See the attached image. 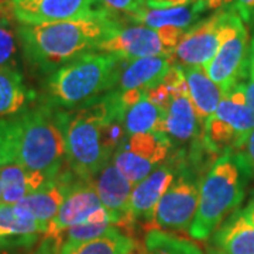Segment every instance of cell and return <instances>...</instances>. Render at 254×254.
Here are the masks:
<instances>
[{
	"label": "cell",
	"instance_id": "17",
	"mask_svg": "<svg viewBox=\"0 0 254 254\" xmlns=\"http://www.w3.org/2000/svg\"><path fill=\"white\" fill-rule=\"evenodd\" d=\"M175 64L174 55L145 57L123 61L119 78V91H145L161 83L165 73Z\"/></svg>",
	"mask_w": 254,
	"mask_h": 254
},
{
	"label": "cell",
	"instance_id": "22",
	"mask_svg": "<svg viewBox=\"0 0 254 254\" xmlns=\"http://www.w3.org/2000/svg\"><path fill=\"white\" fill-rule=\"evenodd\" d=\"M206 10L200 6L199 3L192 1L185 6L178 7H167V9H144L138 10L136 13L127 14V18L134 21L137 24L147 26L150 28H160L164 26H174V27L188 30L192 27L202 13Z\"/></svg>",
	"mask_w": 254,
	"mask_h": 254
},
{
	"label": "cell",
	"instance_id": "41",
	"mask_svg": "<svg viewBox=\"0 0 254 254\" xmlns=\"http://www.w3.org/2000/svg\"><path fill=\"white\" fill-rule=\"evenodd\" d=\"M126 254H144V246H141L140 243H137L136 247H134L133 250H130V252Z\"/></svg>",
	"mask_w": 254,
	"mask_h": 254
},
{
	"label": "cell",
	"instance_id": "13",
	"mask_svg": "<svg viewBox=\"0 0 254 254\" xmlns=\"http://www.w3.org/2000/svg\"><path fill=\"white\" fill-rule=\"evenodd\" d=\"M103 208L93 180L76 178L68 190L58 213L50 223L46 237L58 239L69 227L85 223L91 215Z\"/></svg>",
	"mask_w": 254,
	"mask_h": 254
},
{
	"label": "cell",
	"instance_id": "18",
	"mask_svg": "<svg viewBox=\"0 0 254 254\" xmlns=\"http://www.w3.org/2000/svg\"><path fill=\"white\" fill-rule=\"evenodd\" d=\"M43 230L21 203H0V243L7 247H28Z\"/></svg>",
	"mask_w": 254,
	"mask_h": 254
},
{
	"label": "cell",
	"instance_id": "29",
	"mask_svg": "<svg viewBox=\"0 0 254 254\" xmlns=\"http://www.w3.org/2000/svg\"><path fill=\"white\" fill-rule=\"evenodd\" d=\"M116 225L113 223H81L76 226L69 227L64 232L61 236L57 239V242L60 243V246L63 245L64 242L68 243H83V242H89L93 239L102 237L103 235L112 232L113 229H116Z\"/></svg>",
	"mask_w": 254,
	"mask_h": 254
},
{
	"label": "cell",
	"instance_id": "24",
	"mask_svg": "<svg viewBox=\"0 0 254 254\" xmlns=\"http://www.w3.org/2000/svg\"><path fill=\"white\" fill-rule=\"evenodd\" d=\"M34 92L26 86L18 69L0 68V118H13L27 109Z\"/></svg>",
	"mask_w": 254,
	"mask_h": 254
},
{
	"label": "cell",
	"instance_id": "23",
	"mask_svg": "<svg viewBox=\"0 0 254 254\" xmlns=\"http://www.w3.org/2000/svg\"><path fill=\"white\" fill-rule=\"evenodd\" d=\"M50 178L44 174L30 171L18 164H7L0 168L1 199L0 203L14 205L24 199L28 193L41 188Z\"/></svg>",
	"mask_w": 254,
	"mask_h": 254
},
{
	"label": "cell",
	"instance_id": "8",
	"mask_svg": "<svg viewBox=\"0 0 254 254\" xmlns=\"http://www.w3.org/2000/svg\"><path fill=\"white\" fill-rule=\"evenodd\" d=\"M199 190L193 171L185 161H180L173 184L155 208L153 222L167 230H190L198 210Z\"/></svg>",
	"mask_w": 254,
	"mask_h": 254
},
{
	"label": "cell",
	"instance_id": "19",
	"mask_svg": "<svg viewBox=\"0 0 254 254\" xmlns=\"http://www.w3.org/2000/svg\"><path fill=\"white\" fill-rule=\"evenodd\" d=\"M203 126L198 120L195 113V108L188 93H182L174 96L168 108L165 109L164 120L161 123L160 131L165 133L171 138V141L187 143L190 140L196 138Z\"/></svg>",
	"mask_w": 254,
	"mask_h": 254
},
{
	"label": "cell",
	"instance_id": "34",
	"mask_svg": "<svg viewBox=\"0 0 254 254\" xmlns=\"http://www.w3.org/2000/svg\"><path fill=\"white\" fill-rule=\"evenodd\" d=\"M192 0H145V6L150 9H167L190 4Z\"/></svg>",
	"mask_w": 254,
	"mask_h": 254
},
{
	"label": "cell",
	"instance_id": "5",
	"mask_svg": "<svg viewBox=\"0 0 254 254\" xmlns=\"http://www.w3.org/2000/svg\"><path fill=\"white\" fill-rule=\"evenodd\" d=\"M247 175L233 153L219 157L200 182L199 203L190 235L196 240L212 236L245 198Z\"/></svg>",
	"mask_w": 254,
	"mask_h": 254
},
{
	"label": "cell",
	"instance_id": "43",
	"mask_svg": "<svg viewBox=\"0 0 254 254\" xmlns=\"http://www.w3.org/2000/svg\"><path fill=\"white\" fill-rule=\"evenodd\" d=\"M206 254H225V253H222L220 250H218L216 247H213V246H212V247H209V249H208Z\"/></svg>",
	"mask_w": 254,
	"mask_h": 254
},
{
	"label": "cell",
	"instance_id": "33",
	"mask_svg": "<svg viewBox=\"0 0 254 254\" xmlns=\"http://www.w3.org/2000/svg\"><path fill=\"white\" fill-rule=\"evenodd\" d=\"M233 9L247 26H254V0H235Z\"/></svg>",
	"mask_w": 254,
	"mask_h": 254
},
{
	"label": "cell",
	"instance_id": "21",
	"mask_svg": "<svg viewBox=\"0 0 254 254\" xmlns=\"http://www.w3.org/2000/svg\"><path fill=\"white\" fill-rule=\"evenodd\" d=\"M188 83L190 98L198 120L203 126L205 120L215 113L223 98V92L209 78L202 66H182Z\"/></svg>",
	"mask_w": 254,
	"mask_h": 254
},
{
	"label": "cell",
	"instance_id": "35",
	"mask_svg": "<svg viewBox=\"0 0 254 254\" xmlns=\"http://www.w3.org/2000/svg\"><path fill=\"white\" fill-rule=\"evenodd\" d=\"M195 3H199L205 10H220L232 7L235 0H192Z\"/></svg>",
	"mask_w": 254,
	"mask_h": 254
},
{
	"label": "cell",
	"instance_id": "9",
	"mask_svg": "<svg viewBox=\"0 0 254 254\" xmlns=\"http://www.w3.org/2000/svg\"><path fill=\"white\" fill-rule=\"evenodd\" d=\"M171 145V138L161 131L131 134L119 145L113 164L131 184H138L167 160Z\"/></svg>",
	"mask_w": 254,
	"mask_h": 254
},
{
	"label": "cell",
	"instance_id": "31",
	"mask_svg": "<svg viewBox=\"0 0 254 254\" xmlns=\"http://www.w3.org/2000/svg\"><path fill=\"white\" fill-rule=\"evenodd\" d=\"M233 154L237 158V161L246 175L247 177L254 175V130L246 138L243 145Z\"/></svg>",
	"mask_w": 254,
	"mask_h": 254
},
{
	"label": "cell",
	"instance_id": "38",
	"mask_svg": "<svg viewBox=\"0 0 254 254\" xmlns=\"http://www.w3.org/2000/svg\"><path fill=\"white\" fill-rule=\"evenodd\" d=\"M249 75L250 79H254V31L249 46Z\"/></svg>",
	"mask_w": 254,
	"mask_h": 254
},
{
	"label": "cell",
	"instance_id": "3",
	"mask_svg": "<svg viewBox=\"0 0 254 254\" xmlns=\"http://www.w3.org/2000/svg\"><path fill=\"white\" fill-rule=\"evenodd\" d=\"M9 122L14 164L44 174L50 180L64 173L66 151L60 109L44 100L10 118Z\"/></svg>",
	"mask_w": 254,
	"mask_h": 254
},
{
	"label": "cell",
	"instance_id": "30",
	"mask_svg": "<svg viewBox=\"0 0 254 254\" xmlns=\"http://www.w3.org/2000/svg\"><path fill=\"white\" fill-rule=\"evenodd\" d=\"M14 163L13 141H11V128L9 119L0 118V168Z\"/></svg>",
	"mask_w": 254,
	"mask_h": 254
},
{
	"label": "cell",
	"instance_id": "40",
	"mask_svg": "<svg viewBox=\"0 0 254 254\" xmlns=\"http://www.w3.org/2000/svg\"><path fill=\"white\" fill-rule=\"evenodd\" d=\"M11 13V6H10V0H0V18Z\"/></svg>",
	"mask_w": 254,
	"mask_h": 254
},
{
	"label": "cell",
	"instance_id": "25",
	"mask_svg": "<svg viewBox=\"0 0 254 254\" xmlns=\"http://www.w3.org/2000/svg\"><path fill=\"white\" fill-rule=\"evenodd\" d=\"M137 242L116 227L102 237L83 243L64 242L60 254H126L136 247Z\"/></svg>",
	"mask_w": 254,
	"mask_h": 254
},
{
	"label": "cell",
	"instance_id": "37",
	"mask_svg": "<svg viewBox=\"0 0 254 254\" xmlns=\"http://www.w3.org/2000/svg\"><path fill=\"white\" fill-rule=\"evenodd\" d=\"M243 91H245L246 103H247L249 108L254 112V79H250L249 82H245Z\"/></svg>",
	"mask_w": 254,
	"mask_h": 254
},
{
	"label": "cell",
	"instance_id": "2",
	"mask_svg": "<svg viewBox=\"0 0 254 254\" xmlns=\"http://www.w3.org/2000/svg\"><path fill=\"white\" fill-rule=\"evenodd\" d=\"M127 105L122 91L113 89L72 110H60L66 164L79 180H92L109 164L112 155L103 144L110 122L125 119Z\"/></svg>",
	"mask_w": 254,
	"mask_h": 254
},
{
	"label": "cell",
	"instance_id": "10",
	"mask_svg": "<svg viewBox=\"0 0 254 254\" xmlns=\"http://www.w3.org/2000/svg\"><path fill=\"white\" fill-rule=\"evenodd\" d=\"M249 34L245 23L220 46L216 55L203 69L223 92V96L245 83L249 75Z\"/></svg>",
	"mask_w": 254,
	"mask_h": 254
},
{
	"label": "cell",
	"instance_id": "32",
	"mask_svg": "<svg viewBox=\"0 0 254 254\" xmlns=\"http://www.w3.org/2000/svg\"><path fill=\"white\" fill-rule=\"evenodd\" d=\"M99 1L106 9L115 13L116 11L126 13V16L145 7V0H99Z\"/></svg>",
	"mask_w": 254,
	"mask_h": 254
},
{
	"label": "cell",
	"instance_id": "4",
	"mask_svg": "<svg viewBox=\"0 0 254 254\" xmlns=\"http://www.w3.org/2000/svg\"><path fill=\"white\" fill-rule=\"evenodd\" d=\"M123 61L99 51L79 55L50 75L47 99L60 110H72L113 91L119 83Z\"/></svg>",
	"mask_w": 254,
	"mask_h": 254
},
{
	"label": "cell",
	"instance_id": "20",
	"mask_svg": "<svg viewBox=\"0 0 254 254\" xmlns=\"http://www.w3.org/2000/svg\"><path fill=\"white\" fill-rule=\"evenodd\" d=\"M212 242L225 254H254V226L243 210H235L212 235Z\"/></svg>",
	"mask_w": 254,
	"mask_h": 254
},
{
	"label": "cell",
	"instance_id": "1",
	"mask_svg": "<svg viewBox=\"0 0 254 254\" xmlns=\"http://www.w3.org/2000/svg\"><path fill=\"white\" fill-rule=\"evenodd\" d=\"M122 27L115 11L102 6L82 18L17 26L24 57L43 72L53 73L79 55L96 51L102 41Z\"/></svg>",
	"mask_w": 254,
	"mask_h": 254
},
{
	"label": "cell",
	"instance_id": "27",
	"mask_svg": "<svg viewBox=\"0 0 254 254\" xmlns=\"http://www.w3.org/2000/svg\"><path fill=\"white\" fill-rule=\"evenodd\" d=\"M144 254H203L192 242L153 229L147 233Z\"/></svg>",
	"mask_w": 254,
	"mask_h": 254
},
{
	"label": "cell",
	"instance_id": "11",
	"mask_svg": "<svg viewBox=\"0 0 254 254\" xmlns=\"http://www.w3.org/2000/svg\"><path fill=\"white\" fill-rule=\"evenodd\" d=\"M20 24H44L86 17L102 7L99 0H10Z\"/></svg>",
	"mask_w": 254,
	"mask_h": 254
},
{
	"label": "cell",
	"instance_id": "12",
	"mask_svg": "<svg viewBox=\"0 0 254 254\" xmlns=\"http://www.w3.org/2000/svg\"><path fill=\"white\" fill-rule=\"evenodd\" d=\"M96 51L118 57L122 61H133L145 57L174 55L164 46L157 28L147 26L120 27L108 40L102 41Z\"/></svg>",
	"mask_w": 254,
	"mask_h": 254
},
{
	"label": "cell",
	"instance_id": "7",
	"mask_svg": "<svg viewBox=\"0 0 254 254\" xmlns=\"http://www.w3.org/2000/svg\"><path fill=\"white\" fill-rule=\"evenodd\" d=\"M243 24L232 7L216 10L208 18L190 27L175 48L174 60L181 66H205L216 55L220 46Z\"/></svg>",
	"mask_w": 254,
	"mask_h": 254
},
{
	"label": "cell",
	"instance_id": "16",
	"mask_svg": "<svg viewBox=\"0 0 254 254\" xmlns=\"http://www.w3.org/2000/svg\"><path fill=\"white\" fill-rule=\"evenodd\" d=\"M75 180H76V177L73 175L72 171L66 170L60 174L58 177L47 181L41 188L28 193L24 199L17 202L30 210V213L37 220L38 226L41 227L43 235L47 233L50 223L53 222L55 215L58 213V210L61 208L64 199Z\"/></svg>",
	"mask_w": 254,
	"mask_h": 254
},
{
	"label": "cell",
	"instance_id": "44",
	"mask_svg": "<svg viewBox=\"0 0 254 254\" xmlns=\"http://www.w3.org/2000/svg\"><path fill=\"white\" fill-rule=\"evenodd\" d=\"M0 199H1V182H0Z\"/></svg>",
	"mask_w": 254,
	"mask_h": 254
},
{
	"label": "cell",
	"instance_id": "39",
	"mask_svg": "<svg viewBox=\"0 0 254 254\" xmlns=\"http://www.w3.org/2000/svg\"><path fill=\"white\" fill-rule=\"evenodd\" d=\"M243 213L246 215V218L249 219V222L254 226V196L250 199L249 205L243 209Z\"/></svg>",
	"mask_w": 254,
	"mask_h": 254
},
{
	"label": "cell",
	"instance_id": "15",
	"mask_svg": "<svg viewBox=\"0 0 254 254\" xmlns=\"http://www.w3.org/2000/svg\"><path fill=\"white\" fill-rule=\"evenodd\" d=\"M178 164L167 163L157 167L134 187L130 196V216L136 220H154V212L160 199L173 184Z\"/></svg>",
	"mask_w": 254,
	"mask_h": 254
},
{
	"label": "cell",
	"instance_id": "6",
	"mask_svg": "<svg viewBox=\"0 0 254 254\" xmlns=\"http://www.w3.org/2000/svg\"><path fill=\"white\" fill-rule=\"evenodd\" d=\"M243 85L226 93L202 128V143L209 154L236 153L254 130V112L246 103Z\"/></svg>",
	"mask_w": 254,
	"mask_h": 254
},
{
	"label": "cell",
	"instance_id": "42",
	"mask_svg": "<svg viewBox=\"0 0 254 254\" xmlns=\"http://www.w3.org/2000/svg\"><path fill=\"white\" fill-rule=\"evenodd\" d=\"M10 249H14V247H7V246L0 243V254H10Z\"/></svg>",
	"mask_w": 254,
	"mask_h": 254
},
{
	"label": "cell",
	"instance_id": "14",
	"mask_svg": "<svg viewBox=\"0 0 254 254\" xmlns=\"http://www.w3.org/2000/svg\"><path fill=\"white\" fill-rule=\"evenodd\" d=\"M93 182L100 202L110 213L113 223L130 233L134 225L130 216V196L134 184L128 181L115 164L110 163L98 174V178Z\"/></svg>",
	"mask_w": 254,
	"mask_h": 254
},
{
	"label": "cell",
	"instance_id": "26",
	"mask_svg": "<svg viewBox=\"0 0 254 254\" xmlns=\"http://www.w3.org/2000/svg\"><path fill=\"white\" fill-rule=\"evenodd\" d=\"M164 115L165 112L147 99L143 91V96L125 113V128L127 136L160 131Z\"/></svg>",
	"mask_w": 254,
	"mask_h": 254
},
{
	"label": "cell",
	"instance_id": "36",
	"mask_svg": "<svg viewBox=\"0 0 254 254\" xmlns=\"http://www.w3.org/2000/svg\"><path fill=\"white\" fill-rule=\"evenodd\" d=\"M60 243L55 239L46 237V240L41 243V246L37 249L34 254H60Z\"/></svg>",
	"mask_w": 254,
	"mask_h": 254
},
{
	"label": "cell",
	"instance_id": "28",
	"mask_svg": "<svg viewBox=\"0 0 254 254\" xmlns=\"http://www.w3.org/2000/svg\"><path fill=\"white\" fill-rule=\"evenodd\" d=\"M17 26H14L13 14L0 18V68L17 69L18 51Z\"/></svg>",
	"mask_w": 254,
	"mask_h": 254
}]
</instances>
